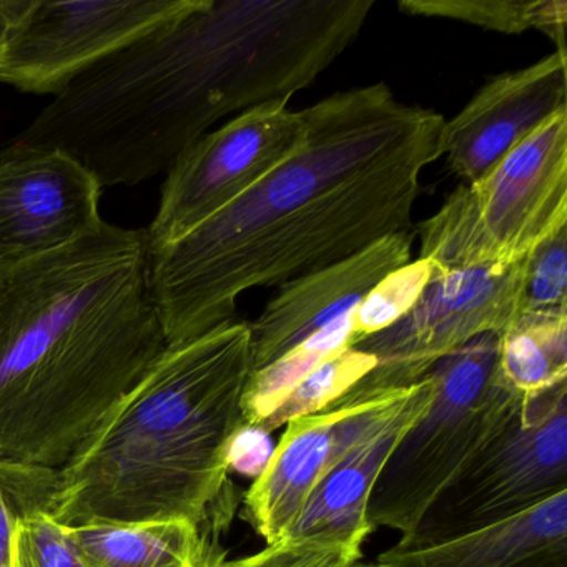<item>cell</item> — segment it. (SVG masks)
<instances>
[{
	"mask_svg": "<svg viewBox=\"0 0 567 567\" xmlns=\"http://www.w3.org/2000/svg\"><path fill=\"white\" fill-rule=\"evenodd\" d=\"M303 144L267 177L174 244L152 250L168 347L235 321L237 301L284 287L411 230L421 172L440 161L444 117L383 82L301 111Z\"/></svg>",
	"mask_w": 567,
	"mask_h": 567,
	"instance_id": "6da1fadb",
	"label": "cell"
},
{
	"mask_svg": "<svg viewBox=\"0 0 567 567\" xmlns=\"http://www.w3.org/2000/svg\"><path fill=\"white\" fill-rule=\"evenodd\" d=\"M343 52L323 0H200L75 79L11 147L64 152L102 190L132 187L217 122L290 102Z\"/></svg>",
	"mask_w": 567,
	"mask_h": 567,
	"instance_id": "7a4b0ae2",
	"label": "cell"
},
{
	"mask_svg": "<svg viewBox=\"0 0 567 567\" xmlns=\"http://www.w3.org/2000/svg\"><path fill=\"white\" fill-rule=\"evenodd\" d=\"M147 231L0 268V464L61 471L168 350Z\"/></svg>",
	"mask_w": 567,
	"mask_h": 567,
	"instance_id": "3957f363",
	"label": "cell"
},
{
	"mask_svg": "<svg viewBox=\"0 0 567 567\" xmlns=\"http://www.w3.org/2000/svg\"><path fill=\"white\" fill-rule=\"evenodd\" d=\"M251 373L247 321L168 347L58 471L49 516L68 527L188 520L202 529L228 483Z\"/></svg>",
	"mask_w": 567,
	"mask_h": 567,
	"instance_id": "277c9868",
	"label": "cell"
},
{
	"mask_svg": "<svg viewBox=\"0 0 567 567\" xmlns=\"http://www.w3.org/2000/svg\"><path fill=\"white\" fill-rule=\"evenodd\" d=\"M499 334L474 338L431 370L434 396L404 431L377 477L367 507L371 530L410 536L436 497L489 446L523 398L497 371Z\"/></svg>",
	"mask_w": 567,
	"mask_h": 567,
	"instance_id": "5b68a950",
	"label": "cell"
},
{
	"mask_svg": "<svg viewBox=\"0 0 567 567\" xmlns=\"http://www.w3.org/2000/svg\"><path fill=\"white\" fill-rule=\"evenodd\" d=\"M567 227V111L540 125L489 174L451 192L417 225L421 257L441 270L524 260Z\"/></svg>",
	"mask_w": 567,
	"mask_h": 567,
	"instance_id": "8992f818",
	"label": "cell"
},
{
	"mask_svg": "<svg viewBox=\"0 0 567 567\" xmlns=\"http://www.w3.org/2000/svg\"><path fill=\"white\" fill-rule=\"evenodd\" d=\"M567 491V381L523 400L489 446L436 497L396 546L453 539Z\"/></svg>",
	"mask_w": 567,
	"mask_h": 567,
	"instance_id": "52a82bcc",
	"label": "cell"
},
{
	"mask_svg": "<svg viewBox=\"0 0 567 567\" xmlns=\"http://www.w3.org/2000/svg\"><path fill=\"white\" fill-rule=\"evenodd\" d=\"M524 271L526 258L464 270L434 265L433 277L410 313L353 344L374 358V368L351 390H404L474 338L506 333L523 308Z\"/></svg>",
	"mask_w": 567,
	"mask_h": 567,
	"instance_id": "ba28073f",
	"label": "cell"
},
{
	"mask_svg": "<svg viewBox=\"0 0 567 567\" xmlns=\"http://www.w3.org/2000/svg\"><path fill=\"white\" fill-rule=\"evenodd\" d=\"M198 2L28 0L0 51V82L32 94H61L75 79Z\"/></svg>",
	"mask_w": 567,
	"mask_h": 567,
	"instance_id": "9c48e42d",
	"label": "cell"
},
{
	"mask_svg": "<svg viewBox=\"0 0 567 567\" xmlns=\"http://www.w3.org/2000/svg\"><path fill=\"white\" fill-rule=\"evenodd\" d=\"M303 114L288 102L244 112L192 144L165 174L151 250L174 244L250 190L303 144Z\"/></svg>",
	"mask_w": 567,
	"mask_h": 567,
	"instance_id": "30bf717a",
	"label": "cell"
},
{
	"mask_svg": "<svg viewBox=\"0 0 567 567\" xmlns=\"http://www.w3.org/2000/svg\"><path fill=\"white\" fill-rule=\"evenodd\" d=\"M102 188L59 151L0 154V268L62 250L101 230Z\"/></svg>",
	"mask_w": 567,
	"mask_h": 567,
	"instance_id": "8fae6325",
	"label": "cell"
},
{
	"mask_svg": "<svg viewBox=\"0 0 567 567\" xmlns=\"http://www.w3.org/2000/svg\"><path fill=\"white\" fill-rule=\"evenodd\" d=\"M404 390H350L324 410L287 424L244 499L245 519L267 544L287 536L321 477L390 413Z\"/></svg>",
	"mask_w": 567,
	"mask_h": 567,
	"instance_id": "7c38bea8",
	"label": "cell"
},
{
	"mask_svg": "<svg viewBox=\"0 0 567 567\" xmlns=\"http://www.w3.org/2000/svg\"><path fill=\"white\" fill-rule=\"evenodd\" d=\"M563 111L567 54L556 51L519 71L491 78L451 121H444L440 155L456 177L471 184Z\"/></svg>",
	"mask_w": 567,
	"mask_h": 567,
	"instance_id": "4fadbf2b",
	"label": "cell"
},
{
	"mask_svg": "<svg viewBox=\"0 0 567 567\" xmlns=\"http://www.w3.org/2000/svg\"><path fill=\"white\" fill-rule=\"evenodd\" d=\"M413 240V230L390 235L347 260L280 287L257 320L248 323L254 371L353 310L384 277L410 264Z\"/></svg>",
	"mask_w": 567,
	"mask_h": 567,
	"instance_id": "5bb4252c",
	"label": "cell"
},
{
	"mask_svg": "<svg viewBox=\"0 0 567 567\" xmlns=\"http://www.w3.org/2000/svg\"><path fill=\"white\" fill-rule=\"evenodd\" d=\"M433 396L431 373L408 386L390 413L321 477L287 536L367 540L373 533L367 507L377 477L404 431L426 411Z\"/></svg>",
	"mask_w": 567,
	"mask_h": 567,
	"instance_id": "9a60e30c",
	"label": "cell"
},
{
	"mask_svg": "<svg viewBox=\"0 0 567 567\" xmlns=\"http://www.w3.org/2000/svg\"><path fill=\"white\" fill-rule=\"evenodd\" d=\"M386 567H567V491L493 526L427 544H394Z\"/></svg>",
	"mask_w": 567,
	"mask_h": 567,
	"instance_id": "2e32d148",
	"label": "cell"
},
{
	"mask_svg": "<svg viewBox=\"0 0 567 567\" xmlns=\"http://www.w3.org/2000/svg\"><path fill=\"white\" fill-rule=\"evenodd\" d=\"M89 567H214L215 553L188 520L68 527Z\"/></svg>",
	"mask_w": 567,
	"mask_h": 567,
	"instance_id": "e0dca14e",
	"label": "cell"
},
{
	"mask_svg": "<svg viewBox=\"0 0 567 567\" xmlns=\"http://www.w3.org/2000/svg\"><path fill=\"white\" fill-rule=\"evenodd\" d=\"M497 371L517 396L527 400L567 381V310L520 313L499 334Z\"/></svg>",
	"mask_w": 567,
	"mask_h": 567,
	"instance_id": "ac0fdd59",
	"label": "cell"
},
{
	"mask_svg": "<svg viewBox=\"0 0 567 567\" xmlns=\"http://www.w3.org/2000/svg\"><path fill=\"white\" fill-rule=\"evenodd\" d=\"M401 12L417 18L451 19L501 34L536 29L567 54V4L564 0H401Z\"/></svg>",
	"mask_w": 567,
	"mask_h": 567,
	"instance_id": "d6986e66",
	"label": "cell"
},
{
	"mask_svg": "<svg viewBox=\"0 0 567 567\" xmlns=\"http://www.w3.org/2000/svg\"><path fill=\"white\" fill-rule=\"evenodd\" d=\"M353 344L351 310L288 351L280 360L254 371L245 388L244 423L260 427L285 398L320 364Z\"/></svg>",
	"mask_w": 567,
	"mask_h": 567,
	"instance_id": "ffe728a7",
	"label": "cell"
},
{
	"mask_svg": "<svg viewBox=\"0 0 567 567\" xmlns=\"http://www.w3.org/2000/svg\"><path fill=\"white\" fill-rule=\"evenodd\" d=\"M373 368L374 358L371 354L358 348H347L311 371L261 424L260 430L271 434L297 417L324 410L360 383Z\"/></svg>",
	"mask_w": 567,
	"mask_h": 567,
	"instance_id": "44dd1931",
	"label": "cell"
},
{
	"mask_svg": "<svg viewBox=\"0 0 567 567\" xmlns=\"http://www.w3.org/2000/svg\"><path fill=\"white\" fill-rule=\"evenodd\" d=\"M434 274L433 261L417 258L384 277L351 310L353 344L373 337L413 310ZM351 344V347H353Z\"/></svg>",
	"mask_w": 567,
	"mask_h": 567,
	"instance_id": "7402d4cb",
	"label": "cell"
},
{
	"mask_svg": "<svg viewBox=\"0 0 567 567\" xmlns=\"http://www.w3.org/2000/svg\"><path fill=\"white\" fill-rule=\"evenodd\" d=\"M58 486V471L0 464V567H9L16 520L49 513Z\"/></svg>",
	"mask_w": 567,
	"mask_h": 567,
	"instance_id": "603a6c76",
	"label": "cell"
},
{
	"mask_svg": "<svg viewBox=\"0 0 567 567\" xmlns=\"http://www.w3.org/2000/svg\"><path fill=\"white\" fill-rule=\"evenodd\" d=\"M361 539H323L287 536L225 567H351L363 556Z\"/></svg>",
	"mask_w": 567,
	"mask_h": 567,
	"instance_id": "cb8c5ba5",
	"label": "cell"
},
{
	"mask_svg": "<svg viewBox=\"0 0 567 567\" xmlns=\"http://www.w3.org/2000/svg\"><path fill=\"white\" fill-rule=\"evenodd\" d=\"M9 567H89L68 529L49 514L19 517L11 537Z\"/></svg>",
	"mask_w": 567,
	"mask_h": 567,
	"instance_id": "d4e9b609",
	"label": "cell"
},
{
	"mask_svg": "<svg viewBox=\"0 0 567 567\" xmlns=\"http://www.w3.org/2000/svg\"><path fill=\"white\" fill-rule=\"evenodd\" d=\"M567 310V227L526 257L520 313Z\"/></svg>",
	"mask_w": 567,
	"mask_h": 567,
	"instance_id": "484cf974",
	"label": "cell"
},
{
	"mask_svg": "<svg viewBox=\"0 0 567 567\" xmlns=\"http://www.w3.org/2000/svg\"><path fill=\"white\" fill-rule=\"evenodd\" d=\"M274 450L270 434L265 433L260 427L244 424L235 434L228 450V470L257 480L270 463Z\"/></svg>",
	"mask_w": 567,
	"mask_h": 567,
	"instance_id": "4316f807",
	"label": "cell"
},
{
	"mask_svg": "<svg viewBox=\"0 0 567 567\" xmlns=\"http://www.w3.org/2000/svg\"><path fill=\"white\" fill-rule=\"evenodd\" d=\"M28 6V0H0V51L11 34L12 25Z\"/></svg>",
	"mask_w": 567,
	"mask_h": 567,
	"instance_id": "83f0119b",
	"label": "cell"
},
{
	"mask_svg": "<svg viewBox=\"0 0 567 567\" xmlns=\"http://www.w3.org/2000/svg\"><path fill=\"white\" fill-rule=\"evenodd\" d=\"M351 567H386L384 564L378 563V560H371V563H364V560H358Z\"/></svg>",
	"mask_w": 567,
	"mask_h": 567,
	"instance_id": "f1b7e54d",
	"label": "cell"
},
{
	"mask_svg": "<svg viewBox=\"0 0 567 567\" xmlns=\"http://www.w3.org/2000/svg\"><path fill=\"white\" fill-rule=\"evenodd\" d=\"M225 567V566H224Z\"/></svg>",
	"mask_w": 567,
	"mask_h": 567,
	"instance_id": "f546056e",
	"label": "cell"
}]
</instances>
